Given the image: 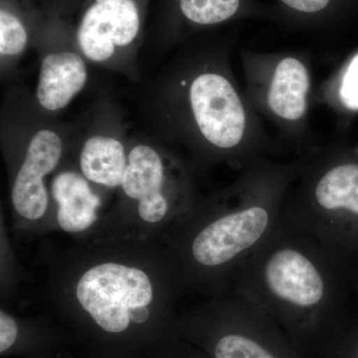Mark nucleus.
Instances as JSON below:
<instances>
[{"label": "nucleus", "mask_w": 358, "mask_h": 358, "mask_svg": "<svg viewBox=\"0 0 358 358\" xmlns=\"http://www.w3.org/2000/svg\"><path fill=\"white\" fill-rule=\"evenodd\" d=\"M178 102L185 133L214 152L250 164L270 145L226 53L187 70L179 79Z\"/></svg>", "instance_id": "nucleus-1"}, {"label": "nucleus", "mask_w": 358, "mask_h": 358, "mask_svg": "<svg viewBox=\"0 0 358 358\" xmlns=\"http://www.w3.org/2000/svg\"><path fill=\"white\" fill-rule=\"evenodd\" d=\"M244 94L257 115L300 145L308 140L313 76L307 54L240 50Z\"/></svg>", "instance_id": "nucleus-2"}, {"label": "nucleus", "mask_w": 358, "mask_h": 358, "mask_svg": "<svg viewBox=\"0 0 358 358\" xmlns=\"http://www.w3.org/2000/svg\"><path fill=\"white\" fill-rule=\"evenodd\" d=\"M76 296L102 333L126 336L134 308L148 307L154 298L150 278L138 268L103 263L87 271L77 284Z\"/></svg>", "instance_id": "nucleus-3"}, {"label": "nucleus", "mask_w": 358, "mask_h": 358, "mask_svg": "<svg viewBox=\"0 0 358 358\" xmlns=\"http://www.w3.org/2000/svg\"><path fill=\"white\" fill-rule=\"evenodd\" d=\"M303 186L306 202L327 218L345 224L358 240V162L326 159L315 166Z\"/></svg>", "instance_id": "nucleus-4"}, {"label": "nucleus", "mask_w": 358, "mask_h": 358, "mask_svg": "<svg viewBox=\"0 0 358 358\" xmlns=\"http://www.w3.org/2000/svg\"><path fill=\"white\" fill-rule=\"evenodd\" d=\"M140 31V14L134 0H96L84 14L77 42L85 57L96 63L110 60Z\"/></svg>", "instance_id": "nucleus-5"}, {"label": "nucleus", "mask_w": 358, "mask_h": 358, "mask_svg": "<svg viewBox=\"0 0 358 358\" xmlns=\"http://www.w3.org/2000/svg\"><path fill=\"white\" fill-rule=\"evenodd\" d=\"M266 287L277 300L294 308L310 310L324 300L326 282L313 261L299 250H277L264 267Z\"/></svg>", "instance_id": "nucleus-6"}, {"label": "nucleus", "mask_w": 358, "mask_h": 358, "mask_svg": "<svg viewBox=\"0 0 358 358\" xmlns=\"http://www.w3.org/2000/svg\"><path fill=\"white\" fill-rule=\"evenodd\" d=\"M62 150L60 136L51 129L32 136L11 193L14 208L22 217L38 220L46 213L49 199L44 178L57 166Z\"/></svg>", "instance_id": "nucleus-7"}, {"label": "nucleus", "mask_w": 358, "mask_h": 358, "mask_svg": "<svg viewBox=\"0 0 358 358\" xmlns=\"http://www.w3.org/2000/svg\"><path fill=\"white\" fill-rule=\"evenodd\" d=\"M164 160L154 148L138 145L129 152L122 187L129 199L138 202V214L148 223L166 217L169 202L164 194Z\"/></svg>", "instance_id": "nucleus-8"}, {"label": "nucleus", "mask_w": 358, "mask_h": 358, "mask_svg": "<svg viewBox=\"0 0 358 358\" xmlns=\"http://www.w3.org/2000/svg\"><path fill=\"white\" fill-rule=\"evenodd\" d=\"M88 79L86 64L73 52L51 53L42 60L36 96L47 110L64 109L84 89Z\"/></svg>", "instance_id": "nucleus-9"}, {"label": "nucleus", "mask_w": 358, "mask_h": 358, "mask_svg": "<svg viewBox=\"0 0 358 358\" xmlns=\"http://www.w3.org/2000/svg\"><path fill=\"white\" fill-rule=\"evenodd\" d=\"M52 194L58 204L59 225L66 232H82L95 223L100 199L79 174H58L52 183Z\"/></svg>", "instance_id": "nucleus-10"}, {"label": "nucleus", "mask_w": 358, "mask_h": 358, "mask_svg": "<svg viewBox=\"0 0 358 358\" xmlns=\"http://www.w3.org/2000/svg\"><path fill=\"white\" fill-rule=\"evenodd\" d=\"M80 166L89 181L107 187H117L122 185L128 157L121 141L98 134L85 143L80 155Z\"/></svg>", "instance_id": "nucleus-11"}, {"label": "nucleus", "mask_w": 358, "mask_h": 358, "mask_svg": "<svg viewBox=\"0 0 358 358\" xmlns=\"http://www.w3.org/2000/svg\"><path fill=\"white\" fill-rule=\"evenodd\" d=\"M277 23L322 31L338 17L345 0H275Z\"/></svg>", "instance_id": "nucleus-12"}, {"label": "nucleus", "mask_w": 358, "mask_h": 358, "mask_svg": "<svg viewBox=\"0 0 358 358\" xmlns=\"http://www.w3.org/2000/svg\"><path fill=\"white\" fill-rule=\"evenodd\" d=\"M320 96L322 103L358 110V53L350 59L336 79L322 87Z\"/></svg>", "instance_id": "nucleus-13"}, {"label": "nucleus", "mask_w": 358, "mask_h": 358, "mask_svg": "<svg viewBox=\"0 0 358 358\" xmlns=\"http://www.w3.org/2000/svg\"><path fill=\"white\" fill-rule=\"evenodd\" d=\"M214 358H279L252 336L240 333L219 336L212 345Z\"/></svg>", "instance_id": "nucleus-14"}, {"label": "nucleus", "mask_w": 358, "mask_h": 358, "mask_svg": "<svg viewBox=\"0 0 358 358\" xmlns=\"http://www.w3.org/2000/svg\"><path fill=\"white\" fill-rule=\"evenodd\" d=\"M27 32L17 16L0 11V54L2 58L20 55L27 46Z\"/></svg>", "instance_id": "nucleus-15"}, {"label": "nucleus", "mask_w": 358, "mask_h": 358, "mask_svg": "<svg viewBox=\"0 0 358 358\" xmlns=\"http://www.w3.org/2000/svg\"><path fill=\"white\" fill-rule=\"evenodd\" d=\"M18 336V324L10 315L0 313V352H9L13 348Z\"/></svg>", "instance_id": "nucleus-16"}, {"label": "nucleus", "mask_w": 358, "mask_h": 358, "mask_svg": "<svg viewBox=\"0 0 358 358\" xmlns=\"http://www.w3.org/2000/svg\"><path fill=\"white\" fill-rule=\"evenodd\" d=\"M345 358H358V338L353 341L352 345L350 346L348 352L346 353Z\"/></svg>", "instance_id": "nucleus-17"}]
</instances>
